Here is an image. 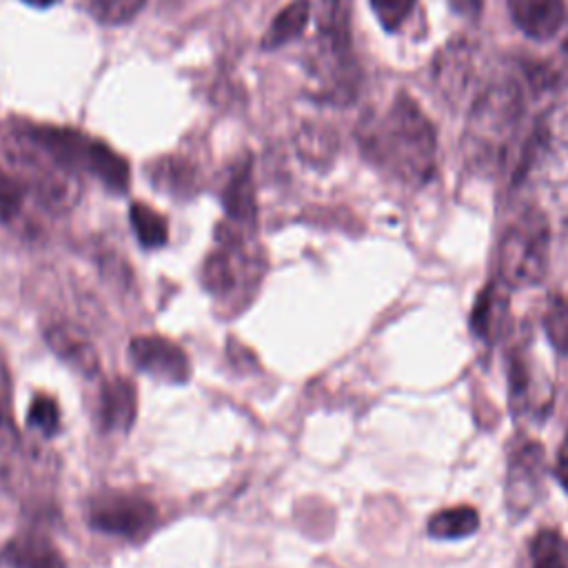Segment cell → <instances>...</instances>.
I'll use <instances>...</instances> for the list:
<instances>
[{"instance_id":"6da1fadb","label":"cell","mask_w":568,"mask_h":568,"mask_svg":"<svg viewBox=\"0 0 568 568\" xmlns=\"http://www.w3.org/2000/svg\"><path fill=\"white\" fill-rule=\"evenodd\" d=\"M375 155L399 178L424 182L435 169V131L430 120L408 95H397L373 138Z\"/></svg>"},{"instance_id":"7a4b0ae2","label":"cell","mask_w":568,"mask_h":568,"mask_svg":"<svg viewBox=\"0 0 568 568\" xmlns=\"http://www.w3.org/2000/svg\"><path fill=\"white\" fill-rule=\"evenodd\" d=\"M521 118V93L510 80L486 87L470 106L464 149L475 162L499 160Z\"/></svg>"},{"instance_id":"3957f363","label":"cell","mask_w":568,"mask_h":568,"mask_svg":"<svg viewBox=\"0 0 568 568\" xmlns=\"http://www.w3.org/2000/svg\"><path fill=\"white\" fill-rule=\"evenodd\" d=\"M550 226L541 211H524L501 235L497 248V275L513 288L541 282L548 266Z\"/></svg>"},{"instance_id":"277c9868","label":"cell","mask_w":568,"mask_h":568,"mask_svg":"<svg viewBox=\"0 0 568 568\" xmlns=\"http://www.w3.org/2000/svg\"><path fill=\"white\" fill-rule=\"evenodd\" d=\"M158 521V508L138 493L111 490L95 495L89 504L91 528L124 539L144 537Z\"/></svg>"},{"instance_id":"5b68a950","label":"cell","mask_w":568,"mask_h":568,"mask_svg":"<svg viewBox=\"0 0 568 568\" xmlns=\"http://www.w3.org/2000/svg\"><path fill=\"white\" fill-rule=\"evenodd\" d=\"M129 357L138 371L169 384H184L191 375L186 353L162 335H138L129 342Z\"/></svg>"},{"instance_id":"8992f818","label":"cell","mask_w":568,"mask_h":568,"mask_svg":"<svg viewBox=\"0 0 568 568\" xmlns=\"http://www.w3.org/2000/svg\"><path fill=\"white\" fill-rule=\"evenodd\" d=\"M544 477V448L535 442L519 446L508 466L506 504L508 510L519 517L528 513L539 495Z\"/></svg>"},{"instance_id":"52a82bcc","label":"cell","mask_w":568,"mask_h":568,"mask_svg":"<svg viewBox=\"0 0 568 568\" xmlns=\"http://www.w3.org/2000/svg\"><path fill=\"white\" fill-rule=\"evenodd\" d=\"M44 339L49 348L67 366L80 375L93 377L100 371V355L91 337L71 322H55L44 328Z\"/></svg>"},{"instance_id":"ba28073f","label":"cell","mask_w":568,"mask_h":568,"mask_svg":"<svg viewBox=\"0 0 568 568\" xmlns=\"http://www.w3.org/2000/svg\"><path fill=\"white\" fill-rule=\"evenodd\" d=\"M0 557L11 568H67V561L55 544L38 530H24L11 537Z\"/></svg>"},{"instance_id":"9c48e42d","label":"cell","mask_w":568,"mask_h":568,"mask_svg":"<svg viewBox=\"0 0 568 568\" xmlns=\"http://www.w3.org/2000/svg\"><path fill=\"white\" fill-rule=\"evenodd\" d=\"M515 24L535 40L552 38L566 20L564 0H508Z\"/></svg>"},{"instance_id":"30bf717a","label":"cell","mask_w":568,"mask_h":568,"mask_svg":"<svg viewBox=\"0 0 568 568\" xmlns=\"http://www.w3.org/2000/svg\"><path fill=\"white\" fill-rule=\"evenodd\" d=\"M135 386L126 377L109 379L100 390V426L104 430L126 433L135 422Z\"/></svg>"},{"instance_id":"8fae6325","label":"cell","mask_w":568,"mask_h":568,"mask_svg":"<svg viewBox=\"0 0 568 568\" xmlns=\"http://www.w3.org/2000/svg\"><path fill=\"white\" fill-rule=\"evenodd\" d=\"M0 481L11 490L24 481V446L11 413L0 415Z\"/></svg>"},{"instance_id":"7c38bea8","label":"cell","mask_w":568,"mask_h":568,"mask_svg":"<svg viewBox=\"0 0 568 568\" xmlns=\"http://www.w3.org/2000/svg\"><path fill=\"white\" fill-rule=\"evenodd\" d=\"M237 257L240 251L231 244L220 246L204 260L202 284L213 295H224L237 284Z\"/></svg>"},{"instance_id":"4fadbf2b","label":"cell","mask_w":568,"mask_h":568,"mask_svg":"<svg viewBox=\"0 0 568 568\" xmlns=\"http://www.w3.org/2000/svg\"><path fill=\"white\" fill-rule=\"evenodd\" d=\"M311 16V2L308 0H293L291 4H286L268 24L262 47L264 49H277L286 42H291L293 38H297Z\"/></svg>"},{"instance_id":"5bb4252c","label":"cell","mask_w":568,"mask_h":568,"mask_svg":"<svg viewBox=\"0 0 568 568\" xmlns=\"http://www.w3.org/2000/svg\"><path fill=\"white\" fill-rule=\"evenodd\" d=\"M479 528V513L473 506L442 508L428 519V535L435 539H464Z\"/></svg>"},{"instance_id":"9a60e30c","label":"cell","mask_w":568,"mask_h":568,"mask_svg":"<svg viewBox=\"0 0 568 568\" xmlns=\"http://www.w3.org/2000/svg\"><path fill=\"white\" fill-rule=\"evenodd\" d=\"M224 209L240 224H251L255 220V191L248 164L237 166L233 173L224 191Z\"/></svg>"},{"instance_id":"2e32d148","label":"cell","mask_w":568,"mask_h":568,"mask_svg":"<svg viewBox=\"0 0 568 568\" xmlns=\"http://www.w3.org/2000/svg\"><path fill=\"white\" fill-rule=\"evenodd\" d=\"M87 173L95 175L109 189H115V191H124L126 184H129V166H126V162L115 151H111L106 144L95 142V140H93V149H91Z\"/></svg>"},{"instance_id":"e0dca14e","label":"cell","mask_w":568,"mask_h":568,"mask_svg":"<svg viewBox=\"0 0 568 568\" xmlns=\"http://www.w3.org/2000/svg\"><path fill=\"white\" fill-rule=\"evenodd\" d=\"M129 215H131V226L138 235V242L144 248H160L166 244L169 229H166L164 217L158 211L149 209L142 202H135V204H131Z\"/></svg>"},{"instance_id":"ac0fdd59","label":"cell","mask_w":568,"mask_h":568,"mask_svg":"<svg viewBox=\"0 0 568 568\" xmlns=\"http://www.w3.org/2000/svg\"><path fill=\"white\" fill-rule=\"evenodd\" d=\"M468 78V51L464 44H450L446 51H442L439 67H437V80L442 91L446 93H459L466 87Z\"/></svg>"},{"instance_id":"d6986e66","label":"cell","mask_w":568,"mask_h":568,"mask_svg":"<svg viewBox=\"0 0 568 568\" xmlns=\"http://www.w3.org/2000/svg\"><path fill=\"white\" fill-rule=\"evenodd\" d=\"M532 568H568V541L555 530H541L530 541Z\"/></svg>"},{"instance_id":"ffe728a7","label":"cell","mask_w":568,"mask_h":568,"mask_svg":"<svg viewBox=\"0 0 568 568\" xmlns=\"http://www.w3.org/2000/svg\"><path fill=\"white\" fill-rule=\"evenodd\" d=\"M544 331L550 346L566 355L568 353V295L555 293L544 311Z\"/></svg>"},{"instance_id":"44dd1931","label":"cell","mask_w":568,"mask_h":568,"mask_svg":"<svg viewBox=\"0 0 568 568\" xmlns=\"http://www.w3.org/2000/svg\"><path fill=\"white\" fill-rule=\"evenodd\" d=\"M146 0H84V9L102 24H124L133 20Z\"/></svg>"},{"instance_id":"7402d4cb","label":"cell","mask_w":568,"mask_h":568,"mask_svg":"<svg viewBox=\"0 0 568 568\" xmlns=\"http://www.w3.org/2000/svg\"><path fill=\"white\" fill-rule=\"evenodd\" d=\"M27 424L38 435L53 437L60 430V408L55 399L49 395H36L27 413Z\"/></svg>"},{"instance_id":"603a6c76","label":"cell","mask_w":568,"mask_h":568,"mask_svg":"<svg viewBox=\"0 0 568 568\" xmlns=\"http://www.w3.org/2000/svg\"><path fill=\"white\" fill-rule=\"evenodd\" d=\"M27 186L9 175L4 169H0V224L13 222L24 204Z\"/></svg>"},{"instance_id":"cb8c5ba5","label":"cell","mask_w":568,"mask_h":568,"mask_svg":"<svg viewBox=\"0 0 568 568\" xmlns=\"http://www.w3.org/2000/svg\"><path fill=\"white\" fill-rule=\"evenodd\" d=\"M495 311H497V295L495 291L488 286L479 293L475 306H473V317H470V324H473V331L481 337H486L490 331H493V324H495Z\"/></svg>"},{"instance_id":"d4e9b609","label":"cell","mask_w":568,"mask_h":568,"mask_svg":"<svg viewBox=\"0 0 568 568\" xmlns=\"http://www.w3.org/2000/svg\"><path fill=\"white\" fill-rule=\"evenodd\" d=\"M415 0H371V7L384 29H397L410 13Z\"/></svg>"},{"instance_id":"484cf974","label":"cell","mask_w":568,"mask_h":568,"mask_svg":"<svg viewBox=\"0 0 568 568\" xmlns=\"http://www.w3.org/2000/svg\"><path fill=\"white\" fill-rule=\"evenodd\" d=\"M450 9L464 18H477L481 13L484 0H448Z\"/></svg>"},{"instance_id":"4316f807","label":"cell","mask_w":568,"mask_h":568,"mask_svg":"<svg viewBox=\"0 0 568 568\" xmlns=\"http://www.w3.org/2000/svg\"><path fill=\"white\" fill-rule=\"evenodd\" d=\"M557 464H568V430L564 437V444L559 446V455H557Z\"/></svg>"},{"instance_id":"83f0119b","label":"cell","mask_w":568,"mask_h":568,"mask_svg":"<svg viewBox=\"0 0 568 568\" xmlns=\"http://www.w3.org/2000/svg\"><path fill=\"white\" fill-rule=\"evenodd\" d=\"M27 4H33V7H51V4H55L58 0H24Z\"/></svg>"}]
</instances>
